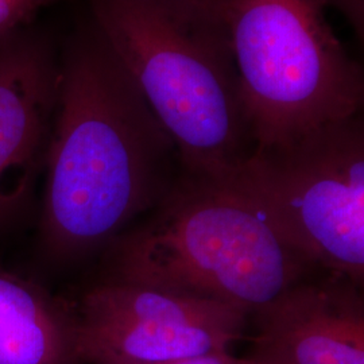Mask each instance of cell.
I'll list each match as a JSON object with an SVG mask.
<instances>
[{
	"mask_svg": "<svg viewBox=\"0 0 364 364\" xmlns=\"http://www.w3.org/2000/svg\"><path fill=\"white\" fill-rule=\"evenodd\" d=\"M318 270L228 180L180 171L156 207L105 248L100 274L251 316Z\"/></svg>",
	"mask_w": 364,
	"mask_h": 364,
	"instance_id": "2",
	"label": "cell"
},
{
	"mask_svg": "<svg viewBox=\"0 0 364 364\" xmlns=\"http://www.w3.org/2000/svg\"><path fill=\"white\" fill-rule=\"evenodd\" d=\"M73 305L88 364L162 363L228 352L250 317L224 304L105 274Z\"/></svg>",
	"mask_w": 364,
	"mask_h": 364,
	"instance_id": "6",
	"label": "cell"
},
{
	"mask_svg": "<svg viewBox=\"0 0 364 364\" xmlns=\"http://www.w3.org/2000/svg\"><path fill=\"white\" fill-rule=\"evenodd\" d=\"M326 7H333L350 23L356 37L363 41L364 0H326Z\"/></svg>",
	"mask_w": 364,
	"mask_h": 364,
	"instance_id": "13",
	"label": "cell"
},
{
	"mask_svg": "<svg viewBox=\"0 0 364 364\" xmlns=\"http://www.w3.org/2000/svg\"><path fill=\"white\" fill-rule=\"evenodd\" d=\"M92 364H264L257 362L251 358H236L230 352H216V353H208L201 355L195 358L188 359H178V360H170V362H162V363H131V362H122V360H114V359H103L96 360Z\"/></svg>",
	"mask_w": 364,
	"mask_h": 364,
	"instance_id": "11",
	"label": "cell"
},
{
	"mask_svg": "<svg viewBox=\"0 0 364 364\" xmlns=\"http://www.w3.org/2000/svg\"><path fill=\"white\" fill-rule=\"evenodd\" d=\"M93 25L176 144L182 173L220 180L257 149L224 25L169 0H90Z\"/></svg>",
	"mask_w": 364,
	"mask_h": 364,
	"instance_id": "3",
	"label": "cell"
},
{
	"mask_svg": "<svg viewBox=\"0 0 364 364\" xmlns=\"http://www.w3.org/2000/svg\"><path fill=\"white\" fill-rule=\"evenodd\" d=\"M320 270L364 279V126L359 115L257 149L224 177Z\"/></svg>",
	"mask_w": 364,
	"mask_h": 364,
	"instance_id": "5",
	"label": "cell"
},
{
	"mask_svg": "<svg viewBox=\"0 0 364 364\" xmlns=\"http://www.w3.org/2000/svg\"><path fill=\"white\" fill-rule=\"evenodd\" d=\"M60 87V54L26 26L0 37V236L36 212Z\"/></svg>",
	"mask_w": 364,
	"mask_h": 364,
	"instance_id": "7",
	"label": "cell"
},
{
	"mask_svg": "<svg viewBox=\"0 0 364 364\" xmlns=\"http://www.w3.org/2000/svg\"><path fill=\"white\" fill-rule=\"evenodd\" d=\"M58 0H0V37L26 26L34 15Z\"/></svg>",
	"mask_w": 364,
	"mask_h": 364,
	"instance_id": "10",
	"label": "cell"
},
{
	"mask_svg": "<svg viewBox=\"0 0 364 364\" xmlns=\"http://www.w3.org/2000/svg\"><path fill=\"white\" fill-rule=\"evenodd\" d=\"M248 358L264 364H364L362 287L318 270L251 314Z\"/></svg>",
	"mask_w": 364,
	"mask_h": 364,
	"instance_id": "8",
	"label": "cell"
},
{
	"mask_svg": "<svg viewBox=\"0 0 364 364\" xmlns=\"http://www.w3.org/2000/svg\"><path fill=\"white\" fill-rule=\"evenodd\" d=\"M169 1L213 23L224 25V9L227 4V0H169Z\"/></svg>",
	"mask_w": 364,
	"mask_h": 364,
	"instance_id": "12",
	"label": "cell"
},
{
	"mask_svg": "<svg viewBox=\"0 0 364 364\" xmlns=\"http://www.w3.org/2000/svg\"><path fill=\"white\" fill-rule=\"evenodd\" d=\"M326 10V0H227L224 26L257 149L360 112L362 68Z\"/></svg>",
	"mask_w": 364,
	"mask_h": 364,
	"instance_id": "4",
	"label": "cell"
},
{
	"mask_svg": "<svg viewBox=\"0 0 364 364\" xmlns=\"http://www.w3.org/2000/svg\"><path fill=\"white\" fill-rule=\"evenodd\" d=\"M0 364H88L73 301L0 266Z\"/></svg>",
	"mask_w": 364,
	"mask_h": 364,
	"instance_id": "9",
	"label": "cell"
},
{
	"mask_svg": "<svg viewBox=\"0 0 364 364\" xmlns=\"http://www.w3.org/2000/svg\"><path fill=\"white\" fill-rule=\"evenodd\" d=\"M180 171L176 144L92 22L60 54L34 266L54 273L103 254Z\"/></svg>",
	"mask_w": 364,
	"mask_h": 364,
	"instance_id": "1",
	"label": "cell"
}]
</instances>
